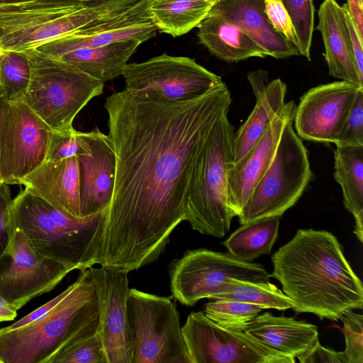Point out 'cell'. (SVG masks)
I'll return each mask as SVG.
<instances>
[{
  "mask_svg": "<svg viewBox=\"0 0 363 363\" xmlns=\"http://www.w3.org/2000/svg\"><path fill=\"white\" fill-rule=\"evenodd\" d=\"M245 332L271 350L295 362L297 358L299 362L319 342L315 325L268 312L259 314Z\"/></svg>",
  "mask_w": 363,
  "mask_h": 363,
  "instance_id": "obj_23",
  "label": "cell"
},
{
  "mask_svg": "<svg viewBox=\"0 0 363 363\" xmlns=\"http://www.w3.org/2000/svg\"><path fill=\"white\" fill-rule=\"evenodd\" d=\"M267 75L262 69L247 74L256 102L247 119L234 133L233 164L247 155L285 103L286 84L280 79L268 82Z\"/></svg>",
  "mask_w": 363,
  "mask_h": 363,
  "instance_id": "obj_21",
  "label": "cell"
},
{
  "mask_svg": "<svg viewBox=\"0 0 363 363\" xmlns=\"http://www.w3.org/2000/svg\"><path fill=\"white\" fill-rule=\"evenodd\" d=\"M81 150V132L74 128L65 132L52 131L45 160L55 161L77 156Z\"/></svg>",
  "mask_w": 363,
  "mask_h": 363,
  "instance_id": "obj_37",
  "label": "cell"
},
{
  "mask_svg": "<svg viewBox=\"0 0 363 363\" xmlns=\"http://www.w3.org/2000/svg\"><path fill=\"white\" fill-rule=\"evenodd\" d=\"M342 7L345 12L347 24L357 69L359 76L363 79V40H362L359 36L347 11L343 5Z\"/></svg>",
  "mask_w": 363,
  "mask_h": 363,
  "instance_id": "obj_42",
  "label": "cell"
},
{
  "mask_svg": "<svg viewBox=\"0 0 363 363\" xmlns=\"http://www.w3.org/2000/svg\"><path fill=\"white\" fill-rule=\"evenodd\" d=\"M361 89L362 86L342 80L311 88L296 107V134L301 140L334 143Z\"/></svg>",
  "mask_w": 363,
  "mask_h": 363,
  "instance_id": "obj_16",
  "label": "cell"
},
{
  "mask_svg": "<svg viewBox=\"0 0 363 363\" xmlns=\"http://www.w3.org/2000/svg\"><path fill=\"white\" fill-rule=\"evenodd\" d=\"M211 299H228L256 305L263 309L284 311L294 307L293 301L270 281L253 282L228 278Z\"/></svg>",
  "mask_w": 363,
  "mask_h": 363,
  "instance_id": "obj_30",
  "label": "cell"
},
{
  "mask_svg": "<svg viewBox=\"0 0 363 363\" xmlns=\"http://www.w3.org/2000/svg\"><path fill=\"white\" fill-rule=\"evenodd\" d=\"M72 286L73 284L69 285L65 290H64L62 293H60L59 295L55 296L52 300L49 301L48 303L36 308L35 310L28 313L23 318H21L18 321L4 328L9 330L15 329L23 326L35 320V319L38 318L43 315L45 314L47 312L51 310L57 303H58L69 292V291L72 288Z\"/></svg>",
  "mask_w": 363,
  "mask_h": 363,
  "instance_id": "obj_41",
  "label": "cell"
},
{
  "mask_svg": "<svg viewBox=\"0 0 363 363\" xmlns=\"http://www.w3.org/2000/svg\"><path fill=\"white\" fill-rule=\"evenodd\" d=\"M19 308L0 295V323L11 321L17 316Z\"/></svg>",
  "mask_w": 363,
  "mask_h": 363,
  "instance_id": "obj_44",
  "label": "cell"
},
{
  "mask_svg": "<svg viewBox=\"0 0 363 363\" xmlns=\"http://www.w3.org/2000/svg\"><path fill=\"white\" fill-rule=\"evenodd\" d=\"M271 259V277L281 284L296 313L337 320L348 310L362 309V283L331 233L299 229Z\"/></svg>",
  "mask_w": 363,
  "mask_h": 363,
  "instance_id": "obj_2",
  "label": "cell"
},
{
  "mask_svg": "<svg viewBox=\"0 0 363 363\" xmlns=\"http://www.w3.org/2000/svg\"><path fill=\"white\" fill-rule=\"evenodd\" d=\"M225 111L211 130L196 163L184 220L206 235L223 238L234 216L228 204V173L233 164L234 127Z\"/></svg>",
  "mask_w": 363,
  "mask_h": 363,
  "instance_id": "obj_4",
  "label": "cell"
},
{
  "mask_svg": "<svg viewBox=\"0 0 363 363\" xmlns=\"http://www.w3.org/2000/svg\"><path fill=\"white\" fill-rule=\"evenodd\" d=\"M264 0H220L211 12L222 16L250 36L276 59L300 55L296 46L274 30L264 11Z\"/></svg>",
  "mask_w": 363,
  "mask_h": 363,
  "instance_id": "obj_22",
  "label": "cell"
},
{
  "mask_svg": "<svg viewBox=\"0 0 363 363\" xmlns=\"http://www.w3.org/2000/svg\"><path fill=\"white\" fill-rule=\"evenodd\" d=\"M293 122L286 125L272 163L238 214L241 225L281 217L298 201L311 180L308 150Z\"/></svg>",
  "mask_w": 363,
  "mask_h": 363,
  "instance_id": "obj_8",
  "label": "cell"
},
{
  "mask_svg": "<svg viewBox=\"0 0 363 363\" xmlns=\"http://www.w3.org/2000/svg\"><path fill=\"white\" fill-rule=\"evenodd\" d=\"M169 297L129 289L128 311L133 334L132 363H190L179 313Z\"/></svg>",
  "mask_w": 363,
  "mask_h": 363,
  "instance_id": "obj_9",
  "label": "cell"
},
{
  "mask_svg": "<svg viewBox=\"0 0 363 363\" xmlns=\"http://www.w3.org/2000/svg\"><path fill=\"white\" fill-rule=\"evenodd\" d=\"M345 349L342 351L347 363H363V316L348 310L340 318Z\"/></svg>",
  "mask_w": 363,
  "mask_h": 363,
  "instance_id": "obj_35",
  "label": "cell"
},
{
  "mask_svg": "<svg viewBox=\"0 0 363 363\" xmlns=\"http://www.w3.org/2000/svg\"><path fill=\"white\" fill-rule=\"evenodd\" d=\"M122 76L126 89L157 93L178 101L199 98L224 84L220 76L194 59L166 53L143 62L127 64Z\"/></svg>",
  "mask_w": 363,
  "mask_h": 363,
  "instance_id": "obj_11",
  "label": "cell"
},
{
  "mask_svg": "<svg viewBox=\"0 0 363 363\" xmlns=\"http://www.w3.org/2000/svg\"><path fill=\"white\" fill-rule=\"evenodd\" d=\"M134 4L90 6L81 1L46 0L1 9L0 51L36 49Z\"/></svg>",
  "mask_w": 363,
  "mask_h": 363,
  "instance_id": "obj_5",
  "label": "cell"
},
{
  "mask_svg": "<svg viewBox=\"0 0 363 363\" xmlns=\"http://www.w3.org/2000/svg\"><path fill=\"white\" fill-rule=\"evenodd\" d=\"M334 143L335 145H363V89L357 93Z\"/></svg>",
  "mask_w": 363,
  "mask_h": 363,
  "instance_id": "obj_36",
  "label": "cell"
},
{
  "mask_svg": "<svg viewBox=\"0 0 363 363\" xmlns=\"http://www.w3.org/2000/svg\"><path fill=\"white\" fill-rule=\"evenodd\" d=\"M30 72L26 52H1L0 94L6 101L23 99L29 85Z\"/></svg>",
  "mask_w": 363,
  "mask_h": 363,
  "instance_id": "obj_31",
  "label": "cell"
},
{
  "mask_svg": "<svg viewBox=\"0 0 363 363\" xmlns=\"http://www.w3.org/2000/svg\"><path fill=\"white\" fill-rule=\"evenodd\" d=\"M318 24L325 47L324 57L331 77L363 86L355 64L346 16L336 0H324L320 5Z\"/></svg>",
  "mask_w": 363,
  "mask_h": 363,
  "instance_id": "obj_24",
  "label": "cell"
},
{
  "mask_svg": "<svg viewBox=\"0 0 363 363\" xmlns=\"http://www.w3.org/2000/svg\"><path fill=\"white\" fill-rule=\"evenodd\" d=\"M347 363L342 352H337L322 346L320 342L301 363Z\"/></svg>",
  "mask_w": 363,
  "mask_h": 363,
  "instance_id": "obj_40",
  "label": "cell"
},
{
  "mask_svg": "<svg viewBox=\"0 0 363 363\" xmlns=\"http://www.w3.org/2000/svg\"><path fill=\"white\" fill-rule=\"evenodd\" d=\"M231 103L225 83L188 101L126 89L106 98L115 181L84 255L85 268L99 264L130 272L158 259L184 221L194 167Z\"/></svg>",
  "mask_w": 363,
  "mask_h": 363,
  "instance_id": "obj_1",
  "label": "cell"
},
{
  "mask_svg": "<svg viewBox=\"0 0 363 363\" xmlns=\"http://www.w3.org/2000/svg\"><path fill=\"white\" fill-rule=\"evenodd\" d=\"M80 205L82 217L103 213L112 197L116 155L108 135L98 128L81 132Z\"/></svg>",
  "mask_w": 363,
  "mask_h": 363,
  "instance_id": "obj_18",
  "label": "cell"
},
{
  "mask_svg": "<svg viewBox=\"0 0 363 363\" xmlns=\"http://www.w3.org/2000/svg\"><path fill=\"white\" fill-rule=\"evenodd\" d=\"M286 10L297 38L300 55L311 60V48L314 27L313 0H279Z\"/></svg>",
  "mask_w": 363,
  "mask_h": 363,
  "instance_id": "obj_33",
  "label": "cell"
},
{
  "mask_svg": "<svg viewBox=\"0 0 363 363\" xmlns=\"http://www.w3.org/2000/svg\"><path fill=\"white\" fill-rule=\"evenodd\" d=\"M264 11L276 31L298 48V43L291 20L279 0H264Z\"/></svg>",
  "mask_w": 363,
  "mask_h": 363,
  "instance_id": "obj_38",
  "label": "cell"
},
{
  "mask_svg": "<svg viewBox=\"0 0 363 363\" xmlns=\"http://www.w3.org/2000/svg\"><path fill=\"white\" fill-rule=\"evenodd\" d=\"M333 175L345 208L354 219L363 218V145H336Z\"/></svg>",
  "mask_w": 363,
  "mask_h": 363,
  "instance_id": "obj_29",
  "label": "cell"
},
{
  "mask_svg": "<svg viewBox=\"0 0 363 363\" xmlns=\"http://www.w3.org/2000/svg\"><path fill=\"white\" fill-rule=\"evenodd\" d=\"M54 363H107L99 331L69 346Z\"/></svg>",
  "mask_w": 363,
  "mask_h": 363,
  "instance_id": "obj_34",
  "label": "cell"
},
{
  "mask_svg": "<svg viewBox=\"0 0 363 363\" xmlns=\"http://www.w3.org/2000/svg\"><path fill=\"white\" fill-rule=\"evenodd\" d=\"M296 107L294 101L285 102L247 155L230 166L227 181L228 204L234 216H238L272 163L286 125L294 120Z\"/></svg>",
  "mask_w": 363,
  "mask_h": 363,
  "instance_id": "obj_19",
  "label": "cell"
},
{
  "mask_svg": "<svg viewBox=\"0 0 363 363\" xmlns=\"http://www.w3.org/2000/svg\"><path fill=\"white\" fill-rule=\"evenodd\" d=\"M263 311L253 304L228 299H215L205 305L204 313L218 326L233 331H245Z\"/></svg>",
  "mask_w": 363,
  "mask_h": 363,
  "instance_id": "obj_32",
  "label": "cell"
},
{
  "mask_svg": "<svg viewBox=\"0 0 363 363\" xmlns=\"http://www.w3.org/2000/svg\"><path fill=\"white\" fill-rule=\"evenodd\" d=\"M141 43L138 40H123L99 47L77 48L52 57L105 83L122 75L128 60Z\"/></svg>",
  "mask_w": 363,
  "mask_h": 363,
  "instance_id": "obj_26",
  "label": "cell"
},
{
  "mask_svg": "<svg viewBox=\"0 0 363 363\" xmlns=\"http://www.w3.org/2000/svg\"><path fill=\"white\" fill-rule=\"evenodd\" d=\"M169 272L172 296L186 306H193L203 298L211 299L228 278L268 282L271 277L259 263L240 261L229 253L205 248L186 251L172 262Z\"/></svg>",
  "mask_w": 363,
  "mask_h": 363,
  "instance_id": "obj_10",
  "label": "cell"
},
{
  "mask_svg": "<svg viewBox=\"0 0 363 363\" xmlns=\"http://www.w3.org/2000/svg\"><path fill=\"white\" fill-rule=\"evenodd\" d=\"M52 130L23 101L7 102L0 135V179L21 181L46 160Z\"/></svg>",
  "mask_w": 363,
  "mask_h": 363,
  "instance_id": "obj_12",
  "label": "cell"
},
{
  "mask_svg": "<svg viewBox=\"0 0 363 363\" xmlns=\"http://www.w3.org/2000/svg\"><path fill=\"white\" fill-rule=\"evenodd\" d=\"M0 96H1V94H0Z\"/></svg>",
  "mask_w": 363,
  "mask_h": 363,
  "instance_id": "obj_51",
  "label": "cell"
},
{
  "mask_svg": "<svg viewBox=\"0 0 363 363\" xmlns=\"http://www.w3.org/2000/svg\"><path fill=\"white\" fill-rule=\"evenodd\" d=\"M213 5L206 0H149L147 10L157 30L178 37L197 27Z\"/></svg>",
  "mask_w": 363,
  "mask_h": 363,
  "instance_id": "obj_27",
  "label": "cell"
},
{
  "mask_svg": "<svg viewBox=\"0 0 363 363\" xmlns=\"http://www.w3.org/2000/svg\"><path fill=\"white\" fill-rule=\"evenodd\" d=\"M41 1L46 0H0V9L6 7H9L11 6L20 5L23 4L33 3ZM60 1H81L84 3L89 4L88 1L84 0H60Z\"/></svg>",
  "mask_w": 363,
  "mask_h": 363,
  "instance_id": "obj_45",
  "label": "cell"
},
{
  "mask_svg": "<svg viewBox=\"0 0 363 363\" xmlns=\"http://www.w3.org/2000/svg\"><path fill=\"white\" fill-rule=\"evenodd\" d=\"M20 184L55 208L74 218H82L78 155L55 161L45 160L26 176Z\"/></svg>",
  "mask_w": 363,
  "mask_h": 363,
  "instance_id": "obj_20",
  "label": "cell"
},
{
  "mask_svg": "<svg viewBox=\"0 0 363 363\" xmlns=\"http://www.w3.org/2000/svg\"><path fill=\"white\" fill-rule=\"evenodd\" d=\"M51 310L15 329L0 328L2 363H54L74 343L99 330V310L89 268Z\"/></svg>",
  "mask_w": 363,
  "mask_h": 363,
  "instance_id": "obj_3",
  "label": "cell"
},
{
  "mask_svg": "<svg viewBox=\"0 0 363 363\" xmlns=\"http://www.w3.org/2000/svg\"><path fill=\"white\" fill-rule=\"evenodd\" d=\"M197 27L199 42L212 55L225 62H238L250 57L268 56L244 30L218 14L209 11Z\"/></svg>",
  "mask_w": 363,
  "mask_h": 363,
  "instance_id": "obj_25",
  "label": "cell"
},
{
  "mask_svg": "<svg viewBox=\"0 0 363 363\" xmlns=\"http://www.w3.org/2000/svg\"><path fill=\"white\" fill-rule=\"evenodd\" d=\"M357 31L363 40V0H346L343 4Z\"/></svg>",
  "mask_w": 363,
  "mask_h": 363,
  "instance_id": "obj_43",
  "label": "cell"
},
{
  "mask_svg": "<svg viewBox=\"0 0 363 363\" xmlns=\"http://www.w3.org/2000/svg\"><path fill=\"white\" fill-rule=\"evenodd\" d=\"M0 363H2L1 360H0Z\"/></svg>",
  "mask_w": 363,
  "mask_h": 363,
  "instance_id": "obj_50",
  "label": "cell"
},
{
  "mask_svg": "<svg viewBox=\"0 0 363 363\" xmlns=\"http://www.w3.org/2000/svg\"><path fill=\"white\" fill-rule=\"evenodd\" d=\"M89 269L98 299V331L106 362L132 363L133 334L128 311V272L94 266Z\"/></svg>",
  "mask_w": 363,
  "mask_h": 363,
  "instance_id": "obj_15",
  "label": "cell"
},
{
  "mask_svg": "<svg viewBox=\"0 0 363 363\" xmlns=\"http://www.w3.org/2000/svg\"><path fill=\"white\" fill-rule=\"evenodd\" d=\"M190 363H295L245 331L223 328L201 311L182 327Z\"/></svg>",
  "mask_w": 363,
  "mask_h": 363,
  "instance_id": "obj_13",
  "label": "cell"
},
{
  "mask_svg": "<svg viewBox=\"0 0 363 363\" xmlns=\"http://www.w3.org/2000/svg\"><path fill=\"white\" fill-rule=\"evenodd\" d=\"M89 3L91 6H97L104 4H111L116 3H128L134 4L139 0H84Z\"/></svg>",
  "mask_w": 363,
  "mask_h": 363,
  "instance_id": "obj_46",
  "label": "cell"
},
{
  "mask_svg": "<svg viewBox=\"0 0 363 363\" xmlns=\"http://www.w3.org/2000/svg\"><path fill=\"white\" fill-rule=\"evenodd\" d=\"M13 229L0 258V295L20 309L31 299L52 291L75 269L40 255L21 230Z\"/></svg>",
  "mask_w": 363,
  "mask_h": 363,
  "instance_id": "obj_14",
  "label": "cell"
},
{
  "mask_svg": "<svg viewBox=\"0 0 363 363\" xmlns=\"http://www.w3.org/2000/svg\"><path fill=\"white\" fill-rule=\"evenodd\" d=\"M279 218H265L242 224L222 244L230 255L242 262H252L269 255L278 237Z\"/></svg>",
  "mask_w": 363,
  "mask_h": 363,
  "instance_id": "obj_28",
  "label": "cell"
},
{
  "mask_svg": "<svg viewBox=\"0 0 363 363\" xmlns=\"http://www.w3.org/2000/svg\"><path fill=\"white\" fill-rule=\"evenodd\" d=\"M101 216L74 218L25 189L11 209L13 228L26 235L38 253L79 270Z\"/></svg>",
  "mask_w": 363,
  "mask_h": 363,
  "instance_id": "obj_6",
  "label": "cell"
},
{
  "mask_svg": "<svg viewBox=\"0 0 363 363\" xmlns=\"http://www.w3.org/2000/svg\"><path fill=\"white\" fill-rule=\"evenodd\" d=\"M6 107H7V101H6L5 99L1 96H0V135H1V126H2ZM0 183H1V179H0Z\"/></svg>",
  "mask_w": 363,
  "mask_h": 363,
  "instance_id": "obj_47",
  "label": "cell"
},
{
  "mask_svg": "<svg viewBox=\"0 0 363 363\" xmlns=\"http://www.w3.org/2000/svg\"><path fill=\"white\" fill-rule=\"evenodd\" d=\"M206 1H211L212 3H213L214 4H216L218 1H219L220 0H206Z\"/></svg>",
  "mask_w": 363,
  "mask_h": 363,
  "instance_id": "obj_48",
  "label": "cell"
},
{
  "mask_svg": "<svg viewBox=\"0 0 363 363\" xmlns=\"http://www.w3.org/2000/svg\"><path fill=\"white\" fill-rule=\"evenodd\" d=\"M13 199L9 184L0 183V258L6 250L14 231L11 218Z\"/></svg>",
  "mask_w": 363,
  "mask_h": 363,
  "instance_id": "obj_39",
  "label": "cell"
},
{
  "mask_svg": "<svg viewBox=\"0 0 363 363\" xmlns=\"http://www.w3.org/2000/svg\"><path fill=\"white\" fill-rule=\"evenodd\" d=\"M1 51H0V56H1Z\"/></svg>",
  "mask_w": 363,
  "mask_h": 363,
  "instance_id": "obj_49",
  "label": "cell"
},
{
  "mask_svg": "<svg viewBox=\"0 0 363 363\" xmlns=\"http://www.w3.org/2000/svg\"><path fill=\"white\" fill-rule=\"evenodd\" d=\"M30 79L23 101L53 130H72L78 113L104 82L35 49L26 51Z\"/></svg>",
  "mask_w": 363,
  "mask_h": 363,
  "instance_id": "obj_7",
  "label": "cell"
},
{
  "mask_svg": "<svg viewBox=\"0 0 363 363\" xmlns=\"http://www.w3.org/2000/svg\"><path fill=\"white\" fill-rule=\"evenodd\" d=\"M148 1L139 0L35 50L55 57L77 48L99 47L123 40H138L143 43L155 37L157 31L148 13Z\"/></svg>",
  "mask_w": 363,
  "mask_h": 363,
  "instance_id": "obj_17",
  "label": "cell"
}]
</instances>
